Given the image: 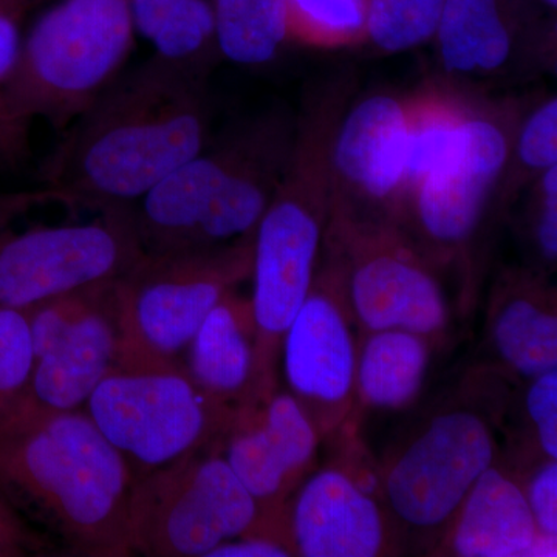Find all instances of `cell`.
<instances>
[{
	"instance_id": "603a6c76",
	"label": "cell",
	"mask_w": 557,
	"mask_h": 557,
	"mask_svg": "<svg viewBox=\"0 0 557 557\" xmlns=\"http://www.w3.org/2000/svg\"><path fill=\"white\" fill-rule=\"evenodd\" d=\"M463 110L465 90L440 76L423 81L408 94L403 203L448 152Z\"/></svg>"
},
{
	"instance_id": "4fadbf2b",
	"label": "cell",
	"mask_w": 557,
	"mask_h": 557,
	"mask_svg": "<svg viewBox=\"0 0 557 557\" xmlns=\"http://www.w3.org/2000/svg\"><path fill=\"white\" fill-rule=\"evenodd\" d=\"M357 329L343 262L322 245L313 284L282 338L278 357L287 391L321 438L338 432L357 408Z\"/></svg>"
},
{
	"instance_id": "7c38bea8",
	"label": "cell",
	"mask_w": 557,
	"mask_h": 557,
	"mask_svg": "<svg viewBox=\"0 0 557 557\" xmlns=\"http://www.w3.org/2000/svg\"><path fill=\"white\" fill-rule=\"evenodd\" d=\"M120 282L69 293L24 311L33 370L13 413L83 409L98 384L119 372L123 350Z\"/></svg>"
},
{
	"instance_id": "5bb4252c",
	"label": "cell",
	"mask_w": 557,
	"mask_h": 557,
	"mask_svg": "<svg viewBox=\"0 0 557 557\" xmlns=\"http://www.w3.org/2000/svg\"><path fill=\"white\" fill-rule=\"evenodd\" d=\"M432 42L440 78L467 89L556 70V17L533 0H445Z\"/></svg>"
},
{
	"instance_id": "ffe728a7",
	"label": "cell",
	"mask_w": 557,
	"mask_h": 557,
	"mask_svg": "<svg viewBox=\"0 0 557 557\" xmlns=\"http://www.w3.org/2000/svg\"><path fill=\"white\" fill-rule=\"evenodd\" d=\"M183 364L201 394L233 417L259 398L251 299L240 296L237 288L226 293L201 322Z\"/></svg>"
},
{
	"instance_id": "d4e9b609",
	"label": "cell",
	"mask_w": 557,
	"mask_h": 557,
	"mask_svg": "<svg viewBox=\"0 0 557 557\" xmlns=\"http://www.w3.org/2000/svg\"><path fill=\"white\" fill-rule=\"evenodd\" d=\"M557 164L556 94L531 95L498 188L496 218L507 214L534 180Z\"/></svg>"
},
{
	"instance_id": "1f68e13d",
	"label": "cell",
	"mask_w": 557,
	"mask_h": 557,
	"mask_svg": "<svg viewBox=\"0 0 557 557\" xmlns=\"http://www.w3.org/2000/svg\"><path fill=\"white\" fill-rule=\"evenodd\" d=\"M62 556L46 533L21 515L20 509L0 493V557Z\"/></svg>"
},
{
	"instance_id": "83f0119b",
	"label": "cell",
	"mask_w": 557,
	"mask_h": 557,
	"mask_svg": "<svg viewBox=\"0 0 557 557\" xmlns=\"http://www.w3.org/2000/svg\"><path fill=\"white\" fill-rule=\"evenodd\" d=\"M32 370V336L24 311L0 309V426L24 397Z\"/></svg>"
},
{
	"instance_id": "3957f363",
	"label": "cell",
	"mask_w": 557,
	"mask_h": 557,
	"mask_svg": "<svg viewBox=\"0 0 557 557\" xmlns=\"http://www.w3.org/2000/svg\"><path fill=\"white\" fill-rule=\"evenodd\" d=\"M465 90L463 119L446 156L410 190L398 223L440 271L469 270L491 218L512 139L531 95Z\"/></svg>"
},
{
	"instance_id": "9c48e42d",
	"label": "cell",
	"mask_w": 557,
	"mask_h": 557,
	"mask_svg": "<svg viewBox=\"0 0 557 557\" xmlns=\"http://www.w3.org/2000/svg\"><path fill=\"white\" fill-rule=\"evenodd\" d=\"M322 245L343 262L359 333L401 329L435 341L448 330L438 270L399 223L330 212Z\"/></svg>"
},
{
	"instance_id": "836d02e7",
	"label": "cell",
	"mask_w": 557,
	"mask_h": 557,
	"mask_svg": "<svg viewBox=\"0 0 557 557\" xmlns=\"http://www.w3.org/2000/svg\"><path fill=\"white\" fill-rule=\"evenodd\" d=\"M281 537L265 530H251L212 549L208 557H288Z\"/></svg>"
},
{
	"instance_id": "277c9868",
	"label": "cell",
	"mask_w": 557,
	"mask_h": 557,
	"mask_svg": "<svg viewBox=\"0 0 557 557\" xmlns=\"http://www.w3.org/2000/svg\"><path fill=\"white\" fill-rule=\"evenodd\" d=\"M129 0H62L22 38L9 87L21 126L49 121L65 131L108 89L134 49Z\"/></svg>"
},
{
	"instance_id": "2e32d148",
	"label": "cell",
	"mask_w": 557,
	"mask_h": 557,
	"mask_svg": "<svg viewBox=\"0 0 557 557\" xmlns=\"http://www.w3.org/2000/svg\"><path fill=\"white\" fill-rule=\"evenodd\" d=\"M319 442L313 421L287 388L274 387L234 412L222 454L258 502V527L281 531L282 508L311 472Z\"/></svg>"
},
{
	"instance_id": "7a4b0ae2",
	"label": "cell",
	"mask_w": 557,
	"mask_h": 557,
	"mask_svg": "<svg viewBox=\"0 0 557 557\" xmlns=\"http://www.w3.org/2000/svg\"><path fill=\"white\" fill-rule=\"evenodd\" d=\"M134 474L86 410H28L0 426V493L62 556H134Z\"/></svg>"
},
{
	"instance_id": "d6a6232c",
	"label": "cell",
	"mask_w": 557,
	"mask_h": 557,
	"mask_svg": "<svg viewBox=\"0 0 557 557\" xmlns=\"http://www.w3.org/2000/svg\"><path fill=\"white\" fill-rule=\"evenodd\" d=\"M528 507L541 537L552 544L557 537V460L541 456L537 465L520 479Z\"/></svg>"
},
{
	"instance_id": "5b68a950",
	"label": "cell",
	"mask_w": 557,
	"mask_h": 557,
	"mask_svg": "<svg viewBox=\"0 0 557 557\" xmlns=\"http://www.w3.org/2000/svg\"><path fill=\"white\" fill-rule=\"evenodd\" d=\"M252 239L145 255L120 282V370L185 369L186 350L209 311L251 277Z\"/></svg>"
},
{
	"instance_id": "44dd1931",
	"label": "cell",
	"mask_w": 557,
	"mask_h": 557,
	"mask_svg": "<svg viewBox=\"0 0 557 557\" xmlns=\"http://www.w3.org/2000/svg\"><path fill=\"white\" fill-rule=\"evenodd\" d=\"M432 339L409 330L359 333L355 398L368 409L399 410L418 397L431 364Z\"/></svg>"
},
{
	"instance_id": "e575fe53",
	"label": "cell",
	"mask_w": 557,
	"mask_h": 557,
	"mask_svg": "<svg viewBox=\"0 0 557 557\" xmlns=\"http://www.w3.org/2000/svg\"><path fill=\"white\" fill-rule=\"evenodd\" d=\"M33 207L27 193L0 194V231L9 228L11 220Z\"/></svg>"
},
{
	"instance_id": "8fae6325",
	"label": "cell",
	"mask_w": 557,
	"mask_h": 557,
	"mask_svg": "<svg viewBox=\"0 0 557 557\" xmlns=\"http://www.w3.org/2000/svg\"><path fill=\"white\" fill-rule=\"evenodd\" d=\"M496 457L490 416L471 403L448 406L388 458L379 478L381 498L398 525L443 533Z\"/></svg>"
},
{
	"instance_id": "30bf717a",
	"label": "cell",
	"mask_w": 557,
	"mask_h": 557,
	"mask_svg": "<svg viewBox=\"0 0 557 557\" xmlns=\"http://www.w3.org/2000/svg\"><path fill=\"white\" fill-rule=\"evenodd\" d=\"M98 212L86 223L0 231V309L27 311L126 277L145 258L134 205Z\"/></svg>"
},
{
	"instance_id": "7402d4cb",
	"label": "cell",
	"mask_w": 557,
	"mask_h": 557,
	"mask_svg": "<svg viewBox=\"0 0 557 557\" xmlns=\"http://www.w3.org/2000/svg\"><path fill=\"white\" fill-rule=\"evenodd\" d=\"M135 30L156 57L209 75L215 58L214 11L209 0H129Z\"/></svg>"
},
{
	"instance_id": "e0dca14e",
	"label": "cell",
	"mask_w": 557,
	"mask_h": 557,
	"mask_svg": "<svg viewBox=\"0 0 557 557\" xmlns=\"http://www.w3.org/2000/svg\"><path fill=\"white\" fill-rule=\"evenodd\" d=\"M292 556L376 557L392 552L391 516L350 472H309L281 512Z\"/></svg>"
},
{
	"instance_id": "8d00e7d4",
	"label": "cell",
	"mask_w": 557,
	"mask_h": 557,
	"mask_svg": "<svg viewBox=\"0 0 557 557\" xmlns=\"http://www.w3.org/2000/svg\"><path fill=\"white\" fill-rule=\"evenodd\" d=\"M533 2L549 16L556 17L557 0H533Z\"/></svg>"
},
{
	"instance_id": "cb8c5ba5",
	"label": "cell",
	"mask_w": 557,
	"mask_h": 557,
	"mask_svg": "<svg viewBox=\"0 0 557 557\" xmlns=\"http://www.w3.org/2000/svg\"><path fill=\"white\" fill-rule=\"evenodd\" d=\"M219 54L244 67L277 60L293 42L287 0H211Z\"/></svg>"
},
{
	"instance_id": "4dcf8cb0",
	"label": "cell",
	"mask_w": 557,
	"mask_h": 557,
	"mask_svg": "<svg viewBox=\"0 0 557 557\" xmlns=\"http://www.w3.org/2000/svg\"><path fill=\"white\" fill-rule=\"evenodd\" d=\"M525 408L542 456L557 460V369L528 380Z\"/></svg>"
},
{
	"instance_id": "6da1fadb",
	"label": "cell",
	"mask_w": 557,
	"mask_h": 557,
	"mask_svg": "<svg viewBox=\"0 0 557 557\" xmlns=\"http://www.w3.org/2000/svg\"><path fill=\"white\" fill-rule=\"evenodd\" d=\"M211 127L208 75L153 54L69 124L28 193L33 207L135 205L211 141Z\"/></svg>"
},
{
	"instance_id": "d590c367",
	"label": "cell",
	"mask_w": 557,
	"mask_h": 557,
	"mask_svg": "<svg viewBox=\"0 0 557 557\" xmlns=\"http://www.w3.org/2000/svg\"><path fill=\"white\" fill-rule=\"evenodd\" d=\"M30 7V0H0V11L22 20Z\"/></svg>"
},
{
	"instance_id": "9a60e30c",
	"label": "cell",
	"mask_w": 557,
	"mask_h": 557,
	"mask_svg": "<svg viewBox=\"0 0 557 557\" xmlns=\"http://www.w3.org/2000/svg\"><path fill=\"white\" fill-rule=\"evenodd\" d=\"M408 94L355 95L333 139L330 212L398 223L405 188Z\"/></svg>"
},
{
	"instance_id": "484cf974",
	"label": "cell",
	"mask_w": 557,
	"mask_h": 557,
	"mask_svg": "<svg viewBox=\"0 0 557 557\" xmlns=\"http://www.w3.org/2000/svg\"><path fill=\"white\" fill-rule=\"evenodd\" d=\"M445 0H368L364 46L397 54L434 39Z\"/></svg>"
},
{
	"instance_id": "4316f807",
	"label": "cell",
	"mask_w": 557,
	"mask_h": 557,
	"mask_svg": "<svg viewBox=\"0 0 557 557\" xmlns=\"http://www.w3.org/2000/svg\"><path fill=\"white\" fill-rule=\"evenodd\" d=\"M293 42L335 50L364 46L368 0H287Z\"/></svg>"
},
{
	"instance_id": "52a82bcc",
	"label": "cell",
	"mask_w": 557,
	"mask_h": 557,
	"mask_svg": "<svg viewBox=\"0 0 557 557\" xmlns=\"http://www.w3.org/2000/svg\"><path fill=\"white\" fill-rule=\"evenodd\" d=\"M83 409L135 480L222 446L233 420L201 394L185 369L112 372Z\"/></svg>"
},
{
	"instance_id": "8992f818",
	"label": "cell",
	"mask_w": 557,
	"mask_h": 557,
	"mask_svg": "<svg viewBox=\"0 0 557 557\" xmlns=\"http://www.w3.org/2000/svg\"><path fill=\"white\" fill-rule=\"evenodd\" d=\"M330 218L327 168L289 161L252 239V298L258 392L278 386L282 338L309 295Z\"/></svg>"
},
{
	"instance_id": "f1b7e54d",
	"label": "cell",
	"mask_w": 557,
	"mask_h": 557,
	"mask_svg": "<svg viewBox=\"0 0 557 557\" xmlns=\"http://www.w3.org/2000/svg\"><path fill=\"white\" fill-rule=\"evenodd\" d=\"M21 21L0 11V168L16 170L30 152L27 127L11 115L9 87L22 46Z\"/></svg>"
},
{
	"instance_id": "ba28073f",
	"label": "cell",
	"mask_w": 557,
	"mask_h": 557,
	"mask_svg": "<svg viewBox=\"0 0 557 557\" xmlns=\"http://www.w3.org/2000/svg\"><path fill=\"white\" fill-rule=\"evenodd\" d=\"M260 508L223 457L222 446L200 450L135 480L129 520L135 555L208 557L255 530Z\"/></svg>"
},
{
	"instance_id": "ac0fdd59",
	"label": "cell",
	"mask_w": 557,
	"mask_h": 557,
	"mask_svg": "<svg viewBox=\"0 0 557 557\" xmlns=\"http://www.w3.org/2000/svg\"><path fill=\"white\" fill-rule=\"evenodd\" d=\"M552 549L539 534L520 478L494 461L442 533V555L512 557Z\"/></svg>"
},
{
	"instance_id": "d6986e66",
	"label": "cell",
	"mask_w": 557,
	"mask_h": 557,
	"mask_svg": "<svg viewBox=\"0 0 557 557\" xmlns=\"http://www.w3.org/2000/svg\"><path fill=\"white\" fill-rule=\"evenodd\" d=\"M487 335L502 368L531 380L557 369L556 289L536 269H509L493 289Z\"/></svg>"
},
{
	"instance_id": "f546056e",
	"label": "cell",
	"mask_w": 557,
	"mask_h": 557,
	"mask_svg": "<svg viewBox=\"0 0 557 557\" xmlns=\"http://www.w3.org/2000/svg\"><path fill=\"white\" fill-rule=\"evenodd\" d=\"M523 196L527 239L537 260L534 269L549 274L557 262V164L534 180Z\"/></svg>"
}]
</instances>
